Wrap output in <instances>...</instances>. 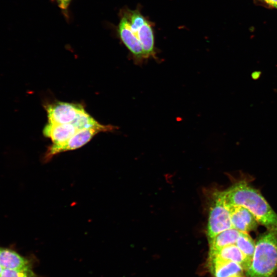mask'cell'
Instances as JSON below:
<instances>
[{
	"label": "cell",
	"instance_id": "cell-1",
	"mask_svg": "<svg viewBox=\"0 0 277 277\" xmlns=\"http://www.w3.org/2000/svg\"><path fill=\"white\" fill-rule=\"evenodd\" d=\"M117 32L137 64L156 57L153 25L140 9L122 12Z\"/></svg>",
	"mask_w": 277,
	"mask_h": 277
},
{
	"label": "cell",
	"instance_id": "cell-2",
	"mask_svg": "<svg viewBox=\"0 0 277 277\" xmlns=\"http://www.w3.org/2000/svg\"><path fill=\"white\" fill-rule=\"evenodd\" d=\"M222 194L227 205L244 207L267 230L277 229V214L261 193L246 182L235 184Z\"/></svg>",
	"mask_w": 277,
	"mask_h": 277
},
{
	"label": "cell",
	"instance_id": "cell-3",
	"mask_svg": "<svg viewBox=\"0 0 277 277\" xmlns=\"http://www.w3.org/2000/svg\"><path fill=\"white\" fill-rule=\"evenodd\" d=\"M277 269V229L267 230L258 237L246 277H270Z\"/></svg>",
	"mask_w": 277,
	"mask_h": 277
},
{
	"label": "cell",
	"instance_id": "cell-4",
	"mask_svg": "<svg viewBox=\"0 0 277 277\" xmlns=\"http://www.w3.org/2000/svg\"><path fill=\"white\" fill-rule=\"evenodd\" d=\"M230 213L222 192L214 196L209 211L207 235L211 239L219 233L232 228Z\"/></svg>",
	"mask_w": 277,
	"mask_h": 277
},
{
	"label": "cell",
	"instance_id": "cell-5",
	"mask_svg": "<svg viewBox=\"0 0 277 277\" xmlns=\"http://www.w3.org/2000/svg\"><path fill=\"white\" fill-rule=\"evenodd\" d=\"M114 129L115 127L109 125H104L101 127L78 130L67 141L59 144H52L48 149L45 155L46 159L48 160L54 155L62 152L80 148L89 142L98 133L112 131Z\"/></svg>",
	"mask_w": 277,
	"mask_h": 277
},
{
	"label": "cell",
	"instance_id": "cell-6",
	"mask_svg": "<svg viewBox=\"0 0 277 277\" xmlns=\"http://www.w3.org/2000/svg\"><path fill=\"white\" fill-rule=\"evenodd\" d=\"M45 109L48 122L63 124L71 123L84 108L78 104L58 102L47 105Z\"/></svg>",
	"mask_w": 277,
	"mask_h": 277
},
{
	"label": "cell",
	"instance_id": "cell-7",
	"mask_svg": "<svg viewBox=\"0 0 277 277\" xmlns=\"http://www.w3.org/2000/svg\"><path fill=\"white\" fill-rule=\"evenodd\" d=\"M227 205L233 228L247 233L257 229L259 224L248 210L241 206Z\"/></svg>",
	"mask_w": 277,
	"mask_h": 277
},
{
	"label": "cell",
	"instance_id": "cell-8",
	"mask_svg": "<svg viewBox=\"0 0 277 277\" xmlns=\"http://www.w3.org/2000/svg\"><path fill=\"white\" fill-rule=\"evenodd\" d=\"M232 262L239 264L246 271L250 266L245 256L235 244L226 246L219 250L209 252V261Z\"/></svg>",
	"mask_w": 277,
	"mask_h": 277
},
{
	"label": "cell",
	"instance_id": "cell-9",
	"mask_svg": "<svg viewBox=\"0 0 277 277\" xmlns=\"http://www.w3.org/2000/svg\"><path fill=\"white\" fill-rule=\"evenodd\" d=\"M77 131L71 123L60 124L48 122L43 133L45 136L51 139L53 144H59L69 140Z\"/></svg>",
	"mask_w": 277,
	"mask_h": 277
},
{
	"label": "cell",
	"instance_id": "cell-10",
	"mask_svg": "<svg viewBox=\"0 0 277 277\" xmlns=\"http://www.w3.org/2000/svg\"><path fill=\"white\" fill-rule=\"evenodd\" d=\"M209 263L215 277H246L243 268L234 262L212 260Z\"/></svg>",
	"mask_w": 277,
	"mask_h": 277
},
{
	"label": "cell",
	"instance_id": "cell-11",
	"mask_svg": "<svg viewBox=\"0 0 277 277\" xmlns=\"http://www.w3.org/2000/svg\"><path fill=\"white\" fill-rule=\"evenodd\" d=\"M0 265L3 269L13 270L31 267L29 261L16 251L0 248Z\"/></svg>",
	"mask_w": 277,
	"mask_h": 277
},
{
	"label": "cell",
	"instance_id": "cell-12",
	"mask_svg": "<svg viewBox=\"0 0 277 277\" xmlns=\"http://www.w3.org/2000/svg\"><path fill=\"white\" fill-rule=\"evenodd\" d=\"M240 231L233 228L226 230L211 239L209 242V252L219 250L226 246L235 244Z\"/></svg>",
	"mask_w": 277,
	"mask_h": 277
},
{
	"label": "cell",
	"instance_id": "cell-13",
	"mask_svg": "<svg viewBox=\"0 0 277 277\" xmlns=\"http://www.w3.org/2000/svg\"><path fill=\"white\" fill-rule=\"evenodd\" d=\"M235 245L245 256L250 265L254 254L255 243L247 232H240Z\"/></svg>",
	"mask_w": 277,
	"mask_h": 277
},
{
	"label": "cell",
	"instance_id": "cell-14",
	"mask_svg": "<svg viewBox=\"0 0 277 277\" xmlns=\"http://www.w3.org/2000/svg\"><path fill=\"white\" fill-rule=\"evenodd\" d=\"M78 130L87 129L96 127H101L104 126L98 123L85 110H83L77 115L76 117L71 123Z\"/></svg>",
	"mask_w": 277,
	"mask_h": 277
},
{
	"label": "cell",
	"instance_id": "cell-15",
	"mask_svg": "<svg viewBox=\"0 0 277 277\" xmlns=\"http://www.w3.org/2000/svg\"><path fill=\"white\" fill-rule=\"evenodd\" d=\"M0 277H39L32 270L31 267L13 270L3 269Z\"/></svg>",
	"mask_w": 277,
	"mask_h": 277
},
{
	"label": "cell",
	"instance_id": "cell-16",
	"mask_svg": "<svg viewBox=\"0 0 277 277\" xmlns=\"http://www.w3.org/2000/svg\"><path fill=\"white\" fill-rule=\"evenodd\" d=\"M270 8L277 9V0H257Z\"/></svg>",
	"mask_w": 277,
	"mask_h": 277
},
{
	"label": "cell",
	"instance_id": "cell-17",
	"mask_svg": "<svg viewBox=\"0 0 277 277\" xmlns=\"http://www.w3.org/2000/svg\"><path fill=\"white\" fill-rule=\"evenodd\" d=\"M59 7L63 9L66 10L68 7V6L71 0H56Z\"/></svg>",
	"mask_w": 277,
	"mask_h": 277
},
{
	"label": "cell",
	"instance_id": "cell-18",
	"mask_svg": "<svg viewBox=\"0 0 277 277\" xmlns=\"http://www.w3.org/2000/svg\"><path fill=\"white\" fill-rule=\"evenodd\" d=\"M260 72L256 71L253 73H252V77L254 79H256L260 77Z\"/></svg>",
	"mask_w": 277,
	"mask_h": 277
},
{
	"label": "cell",
	"instance_id": "cell-19",
	"mask_svg": "<svg viewBox=\"0 0 277 277\" xmlns=\"http://www.w3.org/2000/svg\"><path fill=\"white\" fill-rule=\"evenodd\" d=\"M3 268L2 267V266L0 265V274H1V272H2V271H3Z\"/></svg>",
	"mask_w": 277,
	"mask_h": 277
},
{
	"label": "cell",
	"instance_id": "cell-20",
	"mask_svg": "<svg viewBox=\"0 0 277 277\" xmlns=\"http://www.w3.org/2000/svg\"><path fill=\"white\" fill-rule=\"evenodd\" d=\"M270 277H274V276H273V275H272V276H270Z\"/></svg>",
	"mask_w": 277,
	"mask_h": 277
}]
</instances>
